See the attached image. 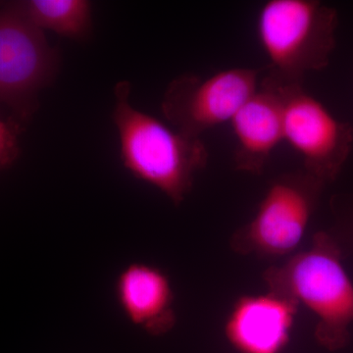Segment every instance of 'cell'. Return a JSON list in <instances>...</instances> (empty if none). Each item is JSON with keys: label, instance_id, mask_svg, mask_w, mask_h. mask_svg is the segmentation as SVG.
Here are the masks:
<instances>
[{"label": "cell", "instance_id": "1", "mask_svg": "<svg viewBox=\"0 0 353 353\" xmlns=\"http://www.w3.org/2000/svg\"><path fill=\"white\" fill-rule=\"evenodd\" d=\"M130 94L127 81L114 88L112 120L119 136L121 162L132 176L181 205L192 192L196 176L208 163V148L201 138L132 106Z\"/></svg>", "mask_w": 353, "mask_h": 353}, {"label": "cell", "instance_id": "2", "mask_svg": "<svg viewBox=\"0 0 353 353\" xmlns=\"http://www.w3.org/2000/svg\"><path fill=\"white\" fill-rule=\"evenodd\" d=\"M268 290L290 297L317 319L315 338L329 350L345 347L353 324V284L336 236L318 232L307 250L265 271Z\"/></svg>", "mask_w": 353, "mask_h": 353}, {"label": "cell", "instance_id": "3", "mask_svg": "<svg viewBox=\"0 0 353 353\" xmlns=\"http://www.w3.org/2000/svg\"><path fill=\"white\" fill-rule=\"evenodd\" d=\"M338 12L317 0H268L256 32L269 61L266 75L283 85H303L306 73L328 66L336 48Z\"/></svg>", "mask_w": 353, "mask_h": 353}, {"label": "cell", "instance_id": "4", "mask_svg": "<svg viewBox=\"0 0 353 353\" xmlns=\"http://www.w3.org/2000/svg\"><path fill=\"white\" fill-rule=\"evenodd\" d=\"M325 183L305 171L274 179L252 219L239 228L231 248L264 259L292 256L303 243Z\"/></svg>", "mask_w": 353, "mask_h": 353}, {"label": "cell", "instance_id": "5", "mask_svg": "<svg viewBox=\"0 0 353 353\" xmlns=\"http://www.w3.org/2000/svg\"><path fill=\"white\" fill-rule=\"evenodd\" d=\"M59 61L57 50L28 19L19 1L0 9V102L18 119H31L39 92L53 82Z\"/></svg>", "mask_w": 353, "mask_h": 353}, {"label": "cell", "instance_id": "6", "mask_svg": "<svg viewBox=\"0 0 353 353\" xmlns=\"http://www.w3.org/2000/svg\"><path fill=\"white\" fill-rule=\"evenodd\" d=\"M260 71L231 68L213 75L187 74L165 90L161 110L179 131L201 138L204 132L230 123L259 88Z\"/></svg>", "mask_w": 353, "mask_h": 353}, {"label": "cell", "instance_id": "7", "mask_svg": "<svg viewBox=\"0 0 353 353\" xmlns=\"http://www.w3.org/2000/svg\"><path fill=\"white\" fill-rule=\"evenodd\" d=\"M284 141L301 157L304 170L325 185L343 170L353 148V128L341 121L303 85H283Z\"/></svg>", "mask_w": 353, "mask_h": 353}, {"label": "cell", "instance_id": "8", "mask_svg": "<svg viewBox=\"0 0 353 353\" xmlns=\"http://www.w3.org/2000/svg\"><path fill=\"white\" fill-rule=\"evenodd\" d=\"M236 148L234 165L243 173L261 175L272 154L284 141L283 85L261 77L254 94L239 109L230 122Z\"/></svg>", "mask_w": 353, "mask_h": 353}, {"label": "cell", "instance_id": "9", "mask_svg": "<svg viewBox=\"0 0 353 353\" xmlns=\"http://www.w3.org/2000/svg\"><path fill=\"white\" fill-rule=\"evenodd\" d=\"M299 305L268 290L234 301L225 323L227 340L241 353H281L287 347Z\"/></svg>", "mask_w": 353, "mask_h": 353}, {"label": "cell", "instance_id": "10", "mask_svg": "<svg viewBox=\"0 0 353 353\" xmlns=\"http://www.w3.org/2000/svg\"><path fill=\"white\" fill-rule=\"evenodd\" d=\"M115 296L125 317L152 336H162L175 327V294L170 278L152 264L134 262L120 272Z\"/></svg>", "mask_w": 353, "mask_h": 353}, {"label": "cell", "instance_id": "11", "mask_svg": "<svg viewBox=\"0 0 353 353\" xmlns=\"http://www.w3.org/2000/svg\"><path fill=\"white\" fill-rule=\"evenodd\" d=\"M23 12L41 31L85 41L92 34V4L88 0H25Z\"/></svg>", "mask_w": 353, "mask_h": 353}, {"label": "cell", "instance_id": "12", "mask_svg": "<svg viewBox=\"0 0 353 353\" xmlns=\"http://www.w3.org/2000/svg\"><path fill=\"white\" fill-rule=\"evenodd\" d=\"M19 134L17 123L0 118V169L8 168L19 157Z\"/></svg>", "mask_w": 353, "mask_h": 353}, {"label": "cell", "instance_id": "13", "mask_svg": "<svg viewBox=\"0 0 353 353\" xmlns=\"http://www.w3.org/2000/svg\"><path fill=\"white\" fill-rule=\"evenodd\" d=\"M345 224H347L343 225L345 226V231L347 232L345 234H347L348 240L350 241L353 245V209L350 211V214H348L347 220L345 221Z\"/></svg>", "mask_w": 353, "mask_h": 353}]
</instances>
